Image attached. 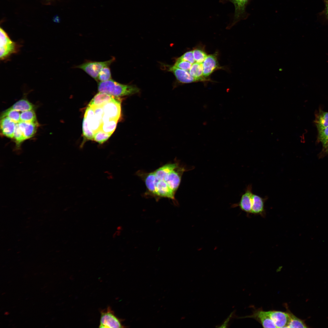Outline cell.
Here are the masks:
<instances>
[{"mask_svg":"<svg viewBox=\"0 0 328 328\" xmlns=\"http://www.w3.org/2000/svg\"><path fill=\"white\" fill-rule=\"evenodd\" d=\"M185 170L178 163H168L146 173L145 179L153 193L160 196H171L175 194Z\"/></svg>","mask_w":328,"mask_h":328,"instance_id":"obj_1","label":"cell"},{"mask_svg":"<svg viewBox=\"0 0 328 328\" xmlns=\"http://www.w3.org/2000/svg\"><path fill=\"white\" fill-rule=\"evenodd\" d=\"M99 92L108 94L115 97H120L136 94L139 89L135 86L120 84L111 79L100 82L98 85Z\"/></svg>","mask_w":328,"mask_h":328,"instance_id":"obj_2","label":"cell"},{"mask_svg":"<svg viewBox=\"0 0 328 328\" xmlns=\"http://www.w3.org/2000/svg\"><path fill=\"white\" fill-rule=\"evenodd\" d=\"M0 58L6 60L12 54L17 53L19 50V45L12 41L7 33L1 27L0 29Z\"/></svg>","mask_w":328,"mask_h":328,"instance_id":"obj_3","label":"cell"},{"mask_svg":"<svg viewBox=\"0 0 328 328\" xmlns=\"http://www.w3.org/2000/svg\"><path fill=\"white\" fill-rule=\"evenodd\" d=\"M114 57L108 60L103 62L87 61L75 67L82 69L95 80L98 81V77L101 70L104 67H109L114 61Z\"/></svg>","mask_w":328,"mask_h":328,"instance_id":"obj_4","label":"cell"},{"mask_svg":"<svg viewBox=\"0 0 328 328\" xmlns=\"http://www.w3.org/2000/svg\"><path fill=\"white\" fill-rule=\"evenodd\" d=\"M121 320L115 316L110 307L101 312L100 328H122Z\"/></svg>","mask_w":328,"mask_h":328,"instance_id":"obj_5","label":"cell"},{"mask_svg":"<svg viewBox=\"0 0 328 328\" xmlns=\"http://www.w3.org/2000/svg\"><path fill=\"white\" fill-rule=\"evenodd\" d=\"M121 101L114 97L102 106L104 114L111 119L118 120L121 115Z\"/></svg>","mask_w":328,"mask_h":328,"instance_id":"obj_6","label":"cell"},{"mask_svg":"<svg viewBox=\"0 0 328 328\" xmlns=\"http://www.w3.org/2000/svg\"><path fill=\"white\" fill-rule=\"evenodd\" d=\"M245 317L255 319L261 324L264 328H276L267 312L264 311L260 309L255 310L251 315Z\"/></svg>","mask_w":328,"mask_h":328,"instance_id":"obj_7","label":"cell"},{"mask_svg":"<svg viewBox=\"0 0 328 328\" xmlns=\"http://www.w3.org/2000/svg\"><path fill=\"white\" fill-rule=\"evenodd\" d=\"M232 3L235 7L234 24L242 19H245L248 17L246 11V6L250 0H226Z\"/></svg>","mask_w":328,"mask_h":328,"instance_id":"obj_8","label":"cell"},{"mask_svg":"<svg viewBox=\"0 0 328 328\" xmlns=\"http://www.w3.org/2000/svg\"><path fill=\"white\" fill-rule=\"evenodd\" d=\"M169 70L173 73L177 80L180 83L186 84L203 82L202 80L192 76L189 71L179 69L174 65L169 67Z\"/></svg>","mask_w":328,"mask_h":328,"instance_id":"obj_9","label":"cell"},{"mask_svg":"<svg viewBox=\"0 0 328 328\" xmlns=\"http://www.w3.org/2000/svg\"><path fill=\"white\" fill-rule=\"evenodd\" d=\"M276 328H287L289 322V316L286 312L272 310L267 311Z\"/></svg>","mask_w":328,"mask_h":328,"instance_id":"obj_10","label":"cell"},{"mask_svg":"<svg viewBox=\"0 0 328 328\" xmlns=\"http://www.w3.org/2000/svg\"><path fill=\"white\" fill-rule=\"evenodd\" d=\"M251 190V186L249 185L241 196L239 202L238 204H234L236 206L239 207L241 210L248 214H251V210L253 194Z\"/></svg>","mask_w":328,"mask_h":328,"instance_id":"obj_11","label":"cell"},{"mask_svg":"<svg viewBox=\"0 0 328 328\" xmlns=\"http://www.w3.org/2000/svg\"><path fill=\"white\" fill-rule=\"evenodd\" d=\"M203 76L205 77L210 76L214 71L219 68L216 56L210 55L207 56L203 63Z\"/></svg>","mask_w":328,"mask_h":328,"instance_id":"obj_12","label":"cell"},{"mask_svg":"<svg viewBox=\"0 0 328 328\" xmlns=\"http://www.w3.org/2000/svg\"><path fill=\"white\" fill-rule=\"evenodd\" d=\"M84 117L86 119L89 127L94 133L100 129L102 123L95 117L93 107L88 105Z\"/></svg>","mask_w":328,"mask_h":328,"instance_id":"obj_13","label":"cell"},{"mask_svg":"<svg viewBox=\"0 0 328 328\" xmlns=\"http://www.w3.org/2000/svg\"><path fill=\"white\" fill-rule=\"evenodd\" d=\"M16 124L7 117H2L0 121V128L2 134L8 138H13Z\"/></svg>","mask_w":328,"mask_h":328,"instance_id":"obj_14","label":"cell"},{"mask_svg":"<svg viewBox=\"0 0 328 328\" xmlns=\"http://www.w3.org/2000/svg\"><path fill=\"white\" fill-rule=\"evenodd\" d=\"M115 97L105 93L99 92L92 98L88 105L93 108L102 106Z\"/></svg>","mask_w":328,"mask_h":328,"instance_id":"obj_15","label":"cell"},{"mask_svg":"<svg viewBox=\"0 0 328 328\" xmlns=\"http://www.w3.org/2000/svg\"><path fill=\"white\" fill-rule=\"evenodd\" d=\"M18 123L19 128L26 139L31 138L35 133L37 127V123L20 121Z\"/></svg>","mask_w":328,"mask_h":328,"instance_id":"obj_16","label":"cell"},{"mask_svg":"<svg viewBox=\"0 0 328 328\" xmlns=\"http://www.w3.org/2000/svg\"><path fill=\"white\" fill-rule=\"evenodd\" d=\"M264 199L253 193L252 204L251 214H262L264 212Z\"/></svg>","mask_w":328,"mask_h":328,"instance_id":"obj_17","label":"cell"},{"mask_svg":"<svg viewBox=\"0 0 328 328\" xmlns=\"http://www.w3.org/2000/svg\"><path fill=\"white\" fill-rule=\"evenodd\" d=\"M189 72L192 76L202 80L203 82L209 81L210 80L207 78L203 76V63L195 62L193 64Z\"/></svg>","mask_w":328,"mask_h":328,"instance_id":"obj_18","label":"cell"},{"mask_svg":"<svg viewBox=\"0 0 328 328\" xmlns=\"http://www.w3.org/2000/svg\"><path fill=\"white\" fill-rule=\"evenodd\" d=\"M286 312L289 316V322L287 328H308L309 327L303 320L299 318L294 315L285 306Z\"/></svg>","mask_w":328,"mask_h":328,"instance_id":"obj_19","label":"cell"},{"mask_svg":"<svg viewBox=\"0 0 328 328\" xmlns=\"http://www.w3.org/2000/svg\"><path fill=\"white\" fill-rule=\"evenodd\" d=\"M314 122L318 130L328 126V112L320 110L316 114Z\"/></svg>","mask_w":328,"mask_h":328,"instance_id":"obj_20","label":"cell"},{"mask_svg":"<svg viewBox=\"0 0 328 328\" xmlns=\"http://www.w3.org/2000/svg\"><path fill=\"white\" fill-rule=\"evenodd\" d=\"M33 106L28 100L22 99L19 100L9 108L19 111H24L32 110Z\"/></svg>","mask_w":328,"mask_h":328,"instance_id":"obj_21","label":"cell"},{"mask_svg":"<svg viewBox=\"0 0 328 328\" xmlns=\"http://www.w3.org/2000/svg\"><path fill=\"white\" fill-rule=\"evenodd\" d=\"M20 118L21 121L30 123H37L36 115L33 110L22 112L20 114Z\"/></svg>","mask_w":328,"mask_h":328,"instance_id":"obj_22","label":"cell"},{"mask_svg":"<svg viewBox=\"0 0 328 328\" xmlns=\"http://www.w3.org/2000/svg\"><path fill=\"white\" fill-rule=\"evenodd\" d=\"M118 121L111 119L108 121L102 123L100 129L105 132L112 134L116 128Z\"/></svg>","mask_w":328,"mask_h":328,"instance_id":"obj_23","label":"cell"},{"mask_svg":"<svg viewBox=\"0 0 328 328\" xmlns=\"http://www.w3.org/2000/svg\"><path fill=\"white\" fill-rule=\"evenodd\" d=\"M19 112L9 108L3 112L2 118L7 117L15 123H18L21 121L20 114Z\"/></svg>","mask_w":328,"mask_h":328,"instance_id":"obj_24","label":"cell"},{"mask_svg":"<svg viewBox=\"0 0 328 328\" xmlns=\"http://www.w3.org/2000/svg\"><path fill=\"white\" fill-rule=\"evenodd\" d=\"M111 135V134L105 132L100 129L94 133L93 140L99 144H102L107 140Z\"/></svg>","mask_w":328,"mask_h":328,"instance_id":"obj_25","label":"cell"},{"mask_svg":"<svg viewBox=\"0 0 328 328\" xmlns=\"http://www.w3.org/2000/svg\"><path fill=\"white\" fill-rule=\"evenodd\" d=\"M82 131L83 136L85 138L93 140L94 133L89 127L86 119L84 117L82 123Z\"/></svg>","mask_w":328,"mask_h":328,"instance_id":"obj_26","label":"cell"},{"mask_svg":"<svg viewBox=\"0 0 328 328\" xmlns=\"http://www.w3.org/2000/svg\"><path fill=\"white\" fill-rule=\"evenodd\" d=\"M194 58L196 62L203 63L207 55L205 52L201 49L197 48L193 50Z\"/></svg>","mask_w":328,"mask_h":328,"instance_id":"obj_27","label":"cell"},{"mask_svg":"<svg viewBox=\"0 0 328 328\" xmlns=\"http://www.w3.org/2000/svg\"><path fill=\"white\" fill-rule=\"evenodd\" d=\"M111 79V75L109 67L103 68L100 72L98 77V81H106Z\"/></svg>","mask_w":328,"mask_h":328,"instance_id":"obj_28","label":"cell"},{"mask_svg":"<svg viewBox=\"0 0 328 328\" xmlns=\"http://www.w3.org/2000/svg\"><path fill=\"white\" fill-rule=\"evenodd\" d=\"M318 131V140L324 146L328 142V126Z\"/></svg>","mask_w":328,"mask_h":328,"instance_id":"obj_29","label":"cell"},{"mask_svg":"<svg viewBox=\"0 0 328 328\" xmlns=\"http://www.w3.org/2000/svg\"><path fill=\"white\" fill-rule=\"evenodd\" d=\"M192 64L190 62L178 58L174 65L176 67L189 71Z\"/></svg>","mask_w":328,"mask_h":328,"instance_id":"obj_30","label":"cell"},{"mask_svg":"<svg viewBox=\"0 0 328 328\" xmlns=\"http://www.w3.org/2000/svg\"><path fill=\"white\" fill-rule=\"evenodd\" d=\"M18 143H20L26 140L22 132L19 128L18 123L16 124L14 133V137Z\"/></svg>","mask_w":328,"mask_h":328,"instance_id":"obj_31","label":"cell"},{"mask_svg":"<svg viewBox=\"0 0 328 328\" xmlns=\"http://www.w3.org/2000/svg\"><path fill=\"white\" fill-rule=\"evenodd\" d=\"M179 58L185 61H188L192 64L195 62L193 56V50L186 52L179 57Z\"/></svg>","mask_w":328,"mask_h":328,"instance_id":"obj_32","label":"cell"},{"mask_svg":"<svg viewBox=\"0 0 328 328\" xmlns=\"http://www.w3.org/2000/svg\"><path fill=\"white\" fill-rule=\"evenodd\" d=\"M94 108L95 115L97 119L102 123V119L104 114L102 106L97 107Z\"/></svg>","mask_w":328,"mask_h":328,"instance_id":"obj_33","label":"cell"},{"mask_svg":"<svg viewBox=\"0 0 328 328\" xmlns=\"http://www.w3.org/2000/svg\"><path fill=\"white\" fill-rule=\"evenodd\" d=\"M323 147L325 148L326 151L328 153V142Z\"/></svg>","mask_w":328,"mask_h":328,"instance_id":"obj_34","label":"cell"},{"mask_svg":"<svg viewBox=\"0 0 328 328\" xmlns=\"http://www.w3.org/2000/svg\"><path fill=\"white\" fill-rule=\"evenodd\" d=\"M326 13L328 16V1H326Z\"/></svg>","mask_w":328,"mask_h":328,"instance_id":"obj_35","label":"cell"},{"mask_svg":"<svg viewBox=\"0 0 328 328\" xmlns=\"http://www.w3.org/2000/svg\"><path fill=\"white\" fill-rule=\"evenodd\" d=\"M45 0V1H46L47 2H51V1H53V0Z\"/></svg>","mask_w":328,"mask_h":328,"instance_id":"obj_36","label":"cell"}]
</instances>
